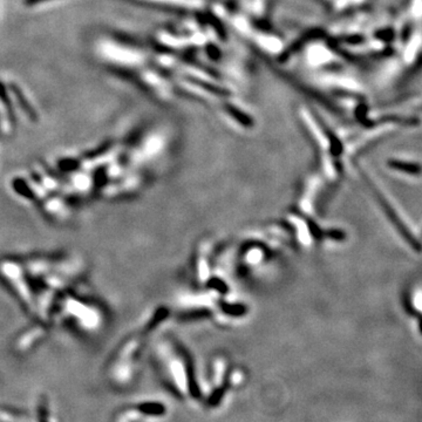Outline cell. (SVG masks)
<instances>
[{
    "label": "cell",
    "instance_id": "277c9868",
    "mask_svg": "<svg viewBox=\"0 0 422 422\" xmlns=\"http://www.w3.org/2000/svg\"><path fill=\"white\" fill-rule=\"evenodd\" d=\"M227 386H221V387L213 390V393L209 395V398L207 400V405L209 407H217L221 403L222 400L224 398L225 392H227Z\"/></svg>",
    "mask_w": 422,
    "mask_h": 422
},
{
    "label": "cell",
    "instance_id": "7a4b0ae2",
    "mask_svg": "<svg viewBox=\"0 0 422 422\" xmlns=\"http://www.w3.org/2000/svg\"><path fill=\"white\" fill-rule=\"evenodd\" d=\"M390 166L395 171H403L406 174L419 175L422 173V168L418 163L403 162V161H391Z\"/></svg>",
    "mask_w": 422,
    "mask_h": 422
},
{
    "label": "cell",
    "instance_id": "6da1fadb",
    "mask_svg": "<svg viewBox=\"0 0 422 422\" xmlns=\"http://www.w3.org/2000/svg\"><path fill=\"white\" fill-rule=\"evenodd\" d=\"M180 352H181V356H182L183 363H184V370H186V381H188L190 395L194 399H200L201 398V390H200L198 379H196V376H195V368L193 361L190 359L189 354H186V351H183L181 349Z\"/></svg>",
    "mask_w": 422,
    "mask_h": 422
},
{
    "label": "cell",
    "instance_id": "3957f363",
    "mask_svg": "<svg viewBox=\"0 0 422 422\" xmlns=\"http://www.w3.org/2000/svg\"><path fill=\"white\" fill-rule=\"evenodd\" d=\"M140 411L147 415H163L166 413V407L162 403H147L140 406Z\"/></svg>",
    "mask_w": 422,
    "mask_h": 422
}]
</instances>
